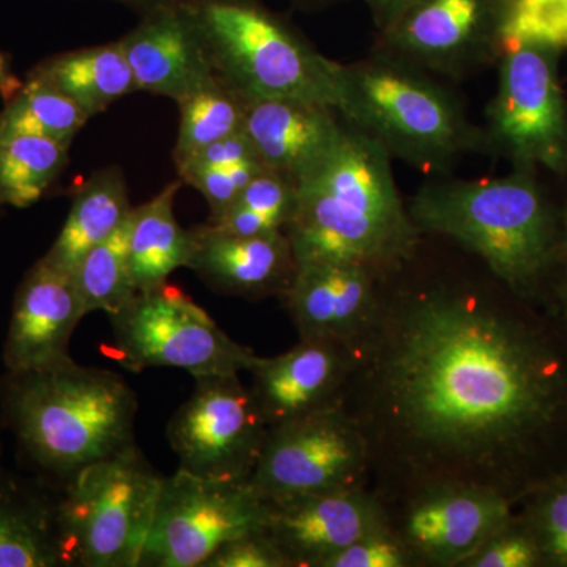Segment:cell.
Returning a JSON list of instances; mask_svg holds the SVG:
<instances>
[{"mask_svg":"<svg viewBox=\"0 0 567 567\" xmlns=\"http://www.w3.org/2000/svg\"><path fill=\"white\" fill-rule=\"evenodd\" d=\"M341 404L385 506L462 483L517 506L567 465V336L502 282L380 279Z\"/></svg>","mask_w":567,"mask_h":567,"instance_id":"cell-1","label":"cell"},{"mask_svg":"<svg viewBox=\"0 0 567 567\" xmlns=\"http://www.w3.org/2000/svg\"><path fill=\"white\" fill-rule=\"evenodd\" d=\"M390 153L347 125L333 151L297 183L286 233L298 267L354 264L388 275L416 256L424 235L395 185Z\"/></svg>","mask_w":567,"mask_h":567,"instance_id":"cell-2","label":"cell"},{"mask_svg":"<svg viewBox=\"0 0 567 567\" xmlns=\"http://www.w3.org/2000/svg\"><path fill=\"white\" fill-rule=\"evenodd\" d=\"M137 398L121 375L70 363L0 377V417L35 475L61 487L136 445Z\"/></svg>","mask_w":567,"mask_h":567,"instance_id":"cell-3","label":"cell"},{"mask_svg":"<svg viewBox=\"0 0 567 567\" xmlns=\"http://www.w3.org/2000/svg\"><path fill=\"white\" fill-rule=\"evenodd\" d=\"M409 212L424 237L472 254L527 301L540 297L563 252L554 215L528 169L503 178L429 183Z\"/></svg>","mask_w":567,"mask_h":567,"instance_id":"cell-4","label":"cell"},{"mask_svg":"<svg viewBox=\"0 0 567 567\" xmlns=\"http://www.w3.org/2000/svg\"><path fill=\"white\" fill-rule=\"evenodd\" d=\"M434 74L394 55L338 66V110L342 121L379 142L391 158L424 173H443L484 145L464 104Z\"/></svg>","mask_w":567,"mask_h":567,"instance_id":"cell-5","label":"cell"},{"mask_svg":"<svg viewBox=\"0 0 567 567\" xmlns=\"http://www.w3.org/2000/svg\"><path fill=\"white\" fill-rule=\"evenodd\" d=\"M188 3L213 70L246 99H300L338 107L339 62L259 0Z\"/></svg>","mask_w":567,"mask_h":567,"instance_id":"cell-6","label":"cell"},{"mask_svg":"<svg viewBox=\"0 0 567 567\" xmlns=\"http://www.w3.org/2000/svg\"><path fill=\"white\" fill-rule=\"evenodd\" d=\"M163 481L134 445L62 484L69 567H140Z\"/></svg>","mask_w":567,"mask_h":567,"instance_id":"cell-7","label":"cell"},{"mask_svg":"<svg viewBox=\"0 0 567 567\" xmlns=\"http://www.w3.org/2000/svg\"><path fill=\"white\" fill-rule=\"evenodd\" d=\"M118 363L133 372L177 368L194 379L241 374L257 354L238 344L178 287L141 290L110 316Z\"/></svg>","mask_w":567,"mask_h":567,"instance_id":"cell-8","label":"cell"},{"mask_svg":"<svg viewBox=\"0 0 567 567\" xmlns=\"http://www.w3.org/2000/svg\"><path fill=\"white\" fill-rule=\"evenodd\" d=\"M558 52L544 40L511 37L499 58L498 91L488 106L484 145L518 169L567 171V111Z\"/></svg>","mask_w":567,"mask_h":567,"instance_id":"cell-9","label":"cell"},{"mask_svg":"<svg viewBox=\"0 0 567 567\" xmlns=\"http://www.w3.org/2000/svg\"><path fill=\"white\" fill-rule=\"evenodd\" d=\"M251 484L264 502L371 487L368 442L338 402L270 427Z\"/></svg>","mask_w":567,"mask_h":567,"instance_id":"cell-10","label":"cell"},{"mask_svg":"<svg viewBox=\"0 0 567 567\" xmlns=\"http://www.w3.org/2000/svg\"><path fill=\"white\" fill-rule=\"evenodd\" d=\"M265 502L249 483H229L177 470L164 477L142 551L144 567H203L224 544L260 532Z\"/></svg>","mask_w":567,"mask_h":567,"instance_id":"cell-11","label":"cell"},{"mask_svg":"<svg viewBox=\"0 0 567 567\" xmlns=\"http://www.w3.org/2000/svg\"><path fill=\"white\" fill-rule=\"evenodd\" d=\"M192 398L174 413L167 440L178 468L229 483H249L270 425L240 374L197 377Z\"/></svg>","mask_w":567,"mask_h":567,"instance_id":"cell-12","label":"cell"},{"mask_svg":"<svg viewBox=\"0 0 567 567\" xmlns=\"http://www.w3.org/2000/svg\"><path fill=\"white\" fill-rule=\"evenodd\" d=\"M516 9V0H413L377 48L427 73L464 78L502 58Z\"/></svg>","mask_w":567,"mask_h":567,"instance_id":"cell-13","label":"cell"},{"mask_svg":"<svg viewBox=\"0 0 567 567\" xmlns=\"http://www.w3.org/2000/svg\"><path fill=\"white\" fill-rule=\"evenodd\" d=\"M386 509L417 567H461L516 513L505 496L462 483L417 488Z\"/></svg>","mask_w":567,"mask_h":567,"instance_id":"cell-14","label":"cell"},{"mask_svg":"<svg viewBox=\"0 0 567 567\" xmlns=\"http://www.w3.org/2000/svg\"><path fill=\"white\" fill-rule=\"evenodd\" d=\"M388 524L385 503L371 487H354L265 502L262 532L289 567H323L338 551Z\"/></svg>","mask_w":567,"mask_h":567,"instance_id":"cell-15","label":"cell"},{"mask_svg":"<svg viewBox=\"0 0 567 567\" xmlns=\"http://www.w3.org/2000/svg\"><path fill=\"white\" fill-rule=\"evenodd\" d=\"M118 43L137 91L175 103L215 73L188 0H162L142 11L140 24Z\"/></svg>","mask_w":567,"mask_h":567,"instance_id":"cell-16","label":"cell"},{"mask_svg":"<svg viewBox=\"0 0 567 567\" xmlns=\"http://www.w3.org/2000/svg\"><path fill=\"white\" fill-rule=\"evenodd\" d=\"M85 316L73 276L37 260L14 293L2 353L6 371H33L73 361L71 336Z\"/></svg>","mask_w":567,"mask_h":567,"instance_id":"cell-17","label":"cell"},{"mask_svg":"<svg viewBox=\"0 0 567 567\" xmlns=\"http://www.w3.org/2000/svg\"><path fill=\"white\" fill-rule=\"evenodd\" d=\"M352 346L300 339L278 357H256L251 393L268 425L289 423L338 404L352 368Z\"/></svg>","mask_w":567,"mask_h":567,"instance_id":"cell-18","label":"cell"},{"mask_svg":"<svg viewBox=\"0 0 567 567\" xmlns=\"http://www.w3.org/2000/svg\"><path fill=\"white\" fill-rule=\"evenodd\" d=\"M382 276L354 264L300 265L281 300L300 339L352 346L374 317Z\"/></svg>","mask_w":567,"mask_h":567,"instance_id":"cell-19","label":"cell"},{"mask_svg":"<svg viewBox=\"0 0 567 567\" xmlns=\"http://www.w3.org/2000/svg\"><path fill=\"white\" fill-rule=\"evenodd\" d=\"M346 132V122L328 104L300 99H248L244 133L265 167L301 181L322 162Z\"/></svg>","mask_w":567,"mask_h":567,"instance_id":"cell-20","label":"cell"},{"mask_svg":"<svg viewBox=\"0 0 567 567\" xmlns=\"http://www.w3.org/2000/svg\"><path fill=\"white\" fill-rule=\"evenodd\" d=\"M188 268L216 292L260 300L282 298L298 264L286 233L238 237L216 233L207 224L193 229Z\"/></svg>","mask_w":567,"mask_h":567,"instance_id":"cell-21","label":"cell"},{"mask_svg":"<svg viewBox=\"0 0 567 567\" xmlns=\"http://www.w3.org/2000/svg\"><path fill=\"white\" fill-rule=\"evenodd\" d=\"M0 567H69L59 487L2 466Z\"/></svg>","mask_w":567,"mask_h":567,"instance_id":"cell-22","label":"cell"},{"mask_svg":"<svg viewBox=\"0 0 567 567\" xmlns=\"http://www.w3.org/2000/svg\"><path fill=\"white\" fill-rule=\"evenodd\" d=\"M132 212L122 169L110 166L96 171L74 194L61 234L41 260L63 274H73L82 257L117 233Z\"/></svg>","mask_w":567,"mask_h":567,"instance_id":"cell-23","label":"cell"},{"mask_svg":"<svg viewBox=\"0 0 567 567\" xmlns=\"http://www.w3.org/2000/svg\"><path fill=\"white\" fill-rule=\"evenodd\" d=\"M29 76L69 96L91 118L140 92L118 40L51 55L33 66Z\"/></svg>","mask_w":567,"mask_h":567,"instance_id":"cell-24","label":"cell"},{"mask_svg":"<svg viewBox=\"0 0 567 567\" xmlns=\"http://www.w3.org/2000/svg\"><path fill=\"white\" fill-rule=\"evenodd\" d=\"M181 178L164 186L130 216V265L137 290L162 286L178 268H188L193 230L183 229L175 216Z\"/></svg>","mask_w":567,"mask_h":567,"instance_id":"cell-25","label":"cell"},{"mask_svg":"<svg viewBox=\"0 0 567 567\" xmlns=\"http://www.w3.org/2000/svg\"><path fill=\"white\" fill-rule=\"evenodd\" d=\"M177 104L181 128L174 148L175 164L207 145L244 132L248 99L219 74L213 73Z\"/></svg>","mask_w":567,"mask_h":567,"instance_id":"cell-26","label":"cell"},{"mask_svg":"<svg viewBox=\"0 0 567 567\" xmlns=\"http://www.w3.org/2000/svg\"><path fill=\"white\" fill-rule=\"evenodd\" d=\"M89 121L91 117L69 96L28 76V81L6 99L0 112V140L37 136L70 147Z\"/></svg>","mask_w":567,"mask_h":567,"instance_id":"cell-27","label":"cell"},{"mask_svg":"<svg viewBox=\"0 0 567 567\" xmlns=\"http://www.w3.org/2000/svg\"><path fill=\"white\" fill-rule=\"evenodd\" d=\"M69 145L37 136L0 140V208L39 203L69 163Z\"/></svg>","mask_w":567,"mask_h":567,"instance_id":"cell-28","label":"cell"},{"mask_svg":"<svg viewBox=\"0 0 567 567\" xmlns=\"http://www.w3.org/2000/svg\"><path fill=\"white\" fill-rule=\"evenodd\" d=\"M71 276L85 315L103 311L112 316L125 308L140 292L130 265V218L117 233L85 254Z\"/></svg>","mask_w":567,"mask_h":567,"instance_id":"cell-29","label":"cell"},{"mask_svg":"<svg viewBox=\"0 0 567 567\" xmlns=\"http://www.w3.org/2000/svg\"><path fill=\"white\" fill-rule=\"evenodd\" d=\"M297 200V183L265 169L241 189L226 212L208 219L216 233L257 237L281 233L292 218Z\"/></svg>","mask_w":567,"mask_h":567,"instance_id":"cell-30","label":"cell"},{"mask_svg":"<svg viewBox=\"0 0 567 567\" xmlns=\"http://www.w3.org/2000/svg\"><path fill=\"white\" fill-rule=\"evenodd\" d=\"M518 505L544 567H567V465L546 477Z\"/></svg>","mask_w":567,"mask_h":567,"instance_id":"cell-31","label":"cell"},{"mask_svg":"<svg viewBox=\"0 0 567 567\" xmlns=\"http://www.w3.org/2000/svg\"><path fill=\"white\" fill-rule=\"evenodd\" d=\"M461 567H544L539 547L517 513L486 543L476 548Z\"/></svg>","mask_w":567,"mask_h":567,"instance_id":"cell-32","label":"cell"},{"mask_svg":"<svg viewBox=\"0 0 567 567\" xmlns=\"http://www.w3.org/2000/svg\"><path fill=\"white\" fill-rule=\"evenodd\" d=\"M323 567H416L393 525L375 529L328 559Z\"/></svg>","mask_w":567,"mask_h":567,"instance_id":"cell-33","label":"cell"},{"mask_svg":"<svg viewBox=\"0 0 567 567\" xmlns=\"http://www.w3.org/2000/svg\"><path fill=\"white\" fill-rule=\"evenodd\" d=\"M203 567H289L281 550L262 529L229 540Z\"/></svg>","mask_w":567,"mask_h":567,"instance_id":"cell-34","label":"cell"},{"mask_svg":"<svg viewBox=\"0 0 567 567\" xmlns=\"http://www.w3.org/2000/svg\"><path fill=\"white\" fill-rule=\"evenodd\" d=\"M511 37H529L555 44L559 50L567 47V0H555L546 13L511 22Z\"/></svg>","mask_w":567,"mask_h":567,"instance_id":"cell-35","label":"cell"},{"mask_svg":"<svg viewBox=\"0 0 567 567\" xmlns=\"http://www.w3.org/2000/svg\"><path fill=\"white\" fill-rule=\"evenodd\" d=\"M368 9L371 10L379 31L386 29L391 22L401 17L402 11L413 2V0H363Z\"/></svg>","mask_w":567,"mask_h":567,"instance_id":"cell-36","label":"cell"},{"mask_svg":"<svg viewBox=\"0 0 567 567\" xmlns=\"http://www.w3.org/2000/svg\"><path fill=\"white\" fill-rule=\"evenodd\" d=\"M555 0H516V13L514 20H524V18H535L546 13L554 7Z\"/></svg>","mask_w":567,"mask_h":567,"instance_id":"cell-37","label":"cell"},{"mask_svg":"<svg viewBox=\"0 0 567 567\" xmlns=\"http://www.w3.org/2000/svg\"><path fill=\"white\" fill-rule=\"evenodd\" d=\"M20 85L21 82L11 73L9 58H7L3 52H0V92H2V95L7 99V96L17 91Z\"/></svg>","mask_w":567,"mask_h":567,"instance_id":"cell-38","label":"cell"},{"mask_svg":"<svg viewBox=\"0 0 567 567\" xmlns=\"http://www.w3.org/2000/svg\"><path fill=\"white\" fill-rule=\"evenodd\" d=\"M555 319L561 327L563 333L567 336V282L557 290V317Z\"/></svg>","mask_w":567,"mask_h":567,"instance_id":"cell-39","label":"cell"},{"mask_svg":"<svg viewBox=\"0 0 567 567\" xmlns=\"http://www.w3.org/2000/svg\"><path fill=\"white\" fill-rule=\"evenodd\" d=\"M112 2L123 3V6L133 7V9L142 11L151 9V7L156 6V3L162 2V0H112Z\"/></svg>","mask_w":567,"mask_h":567,"instance_id":"cell-40","label":"cell"},{"mask_svg":"<svg viewBox=\"0 0 567 567\" xmlns=\"http://www.w3.org/2000/svg\"><path fill=\"white\" fill-rule=\"evenodd\" d=\"M292 2L298 3V6H319V3L328 2V0H292Z\"/></svg>","mask_w":567,"mask_h":567,"instance_id":"cell-41","label":"cell"},{"mask_svg":"<svg viewBox=\"0 0 567 567\" xmlns=\"http://www.w3.org/2000/svg\"><path fill=\"white\" fill-rule=\"evenodd\" d=\"M563 256H565L567 262V208L565 213V235H563Z\"/></svg>","mask_w":567,"mask_h":567,"instance_id":"cell-42","label":"cell"},{"mask_svg":"<svg viewBox=\"0 0 567 567\" xmlns=\"http://www.w3.org/2000/svg\"><path fill=\"white\" fill-rule=\"evenodd\" d=\"M2 417H0V427H2ZM0 456H2V440H0ZM2 466V465H0Z\"/></svg>","mask_w":567,"mask_h":567,"instance_id":"cell-43","label":"cell"}]
</instances>
